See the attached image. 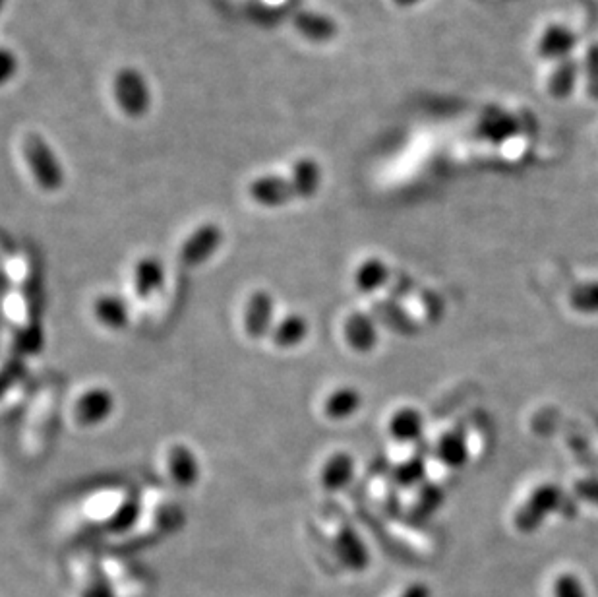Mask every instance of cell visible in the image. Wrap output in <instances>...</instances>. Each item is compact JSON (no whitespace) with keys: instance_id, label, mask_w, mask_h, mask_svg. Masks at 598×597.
Instances as JSON below:
<instances>
[{"instance_id":"obj_1","label":"cell","mask_w":598,"mask_h":597,"mask_svg":"<svg viewBox=\"0 0 598 597\" xmlns=\"http://www.w3.org/2000/svg\"><path fill=\"white\" fill-rule=\"evenodd\" d=\"M140 510V491L128 487L97 489L82 506V514L90 526L115 537H124L134 530Z\"/></svg>"},{"instance_id":"obj_2","label":"cell","mask_w":598,"mask_h":597,"mask_svg":"<svg viewBox=\"0 0 598 597\" xmlns=\"http://www.w3.org/2000/svg\"><path fill=\"white\" fill-rule=\"evenodd\" d=\"M140 520L134 530L124 535L128 547H144L177 532L184 524V510L169 489L148 485L140 491Z\"/></svg>"},{"instance_id":"obj_3","label":"cell","mask_w":598,"mask_h":597,"mask_svg":"<svg viewBox=\"0 0 598 597\" xmlns=\"http://www.w3.org/2000/svg\"><path fill=\"white\" fill-rule=\"evenodd\" d=\"M60 382L57 378L39 384L31 398L30 406L24 411L20 440L22 448L30 458L43 456L53 440L60 411Z\"/></svg>"},{"instance_id":"obj_4","label":"cell","mask_w":598,"mask_h":597,"mask_svg":"<svg viewBox=\"0 0 598 597\" xmlns=\"http://www.w3.org/2000/svg\"><path fill=\"white\" fill-rule=\"evenodd\" d=\"M316 528L337 563L349 572H364L370 566V551L359 530L337 510H322L316 516Z\"/></svg>"},{"instance_id":"obj_5","label":"cell","mask_w":598,"mask_h":597,"mask_svg":"<svg viewBox=\"0 0 598 597\" xmlns=\"http://www.w3.org/2000/svg\"><path fill=\"white\" fill-rule=\"evenodd\" d=\"M115 411V394L103 384H90L74 394L68 404V415L80 429L103 425Z\"/></svg>"},{"instance_id":"obj_6","label":"cell","mask_w":598,"mask_h":597,"mask_svg":"<svg viewBox=\"0 0 598 597\" xmlns=\"http://www.w3.org/2000/svg\"><path fill=\"white\" fill-rule=\"evenodd\" d=\"M167 282V270L161 258L146 254L132 262L128 272V299H132L136 305H150L153 299L161 295Z\"/></svg>"},{"instance_id":"obj_7","label":"cell","mask_w":598,"mask_h":597,"mask_svg":"<svg viewBox=\"0 0 598 597\" xmlns=\"http://www.w3.org/2000/svg\"><path fill=\"white\" fill-rule=\"evenodd\" d=\"M275 318V299L268 289H254L244 297L240 307V330L250 342L268 340Z\"/></svg>"},{"instance_id":"obj_8","label":"cell","mask_w":598,"mask_h":597,"mask_svg":"<svg viewBox=\"0 0 598 597\" xmlns=\"http://www.w3.org/2000/svg\"><path fill=\"white\" fill-rule=\"evenodd\" d=\"M562 503V489L554 483L539 485L513 514V526L521 534H533Z\"/></svg>"},{"instance_id":"obj_9","label":"cell","mask_w":598,"mask_h":597,"mask_svg":"<svg viewBox=\"0 0 598 597\" xmlns=\"http://www.w3.org/2000/svg\"><path fill=\"white\" fill-rule=\"evenodd\" d=\"M70 574L78 597H119L103 568V559H97L91 551H78L72 557Z\"/></svg>"},{"instance_id":"obj_10","label":"cell","mask_w":598,"mask_h":597,"mask_svg":"<svg viewBox=\"0 0 598 597\" xmlns=\"http://www.w3.org/2000/svg\"><path fill=\"white\" fill-rule=\"evenodd\" d=\"M223 245V229L217 223H200L180 241L177 258L180 266L192 270L208 264Z\"/></svg>"},{"instance_id":"obj_11","label":"cell","mask_w":598,"mask_h":597,"mask_svg":"<svg viewBox=\"0 0 598 597\" xmlns=\"http://www.w3.org/2000/svg\"><path fill=\"white\" fill-rule=\"evenodd\" d=\"M24 154H26V161L30 165L31 175H33L37 187H41L47 192H55L62 187L64 173L60 169L59 159L41 136L31 134L26 138Z\"/></svg>"},{"instance_id":"obj_12","label":"cell","mask_w":598,"mask_h":597,"mask_svg":"<svg viewBox=\"0 0 598 597\" xmlns=\"http://www.w3.org/2000/svg\"><path fill=\"white\" fill-rule=\"evenodd\" d=\"M161 468L167 481L177 489H192L202 475L196 452L184 442H171L161 454Z\"/></svg>"},{"instance_id":"obj_13","label":"cell","mask_w":598,"mask_h":597,"mask_svg":"<svg viewBox=\"0 0 598 597\" xmlns=\"http://www.w3.org/2000/svg\"><path fill=\"white\" fill-rule=\"evenodd\" d=\"M341 342L357 355L372 353L380 342V326L364 309H353L341 318Z\"/></svg>"},{"instance_id":"obj_14","label":"cell","mask_w":598,"mask_h":597,"mask_svg":"<svg viewBox=\"0 0 598 597\" xmlns=\"http://www.w3.org/2000/svg\"><path fill=\"white\" fill-rule=\"evenodd\" d=\"M115 97L120 109L134 119L150 111L151 95L144 76L134 68H122L115 78Z\"/></svg>"},{"instance_id":"obj_15","label":"cell","mask_w":598,"mask_h":597,"mask_svg":"<svg viewBox=\"0 0 598 597\" xmlns=\"http://www.w3.org/2000/svg\"><path fill=\"white\" fill-rule=\"evenodd\" d=\"M357 475V460L347 450H333L328 456L322 458L316 481L318 487L326 493H339L347 489Z\"/></svg>"},{"instance_id":"obj_16","label":"cell","mask_w":598,"mask_h":597,"mask_svg":"<svg viewBox=\"0 0 598 597\" xmlns=\"http://www.w3.org/2000/svg\"><path fill=\"white\" fill-rule=\"evenodd\" d=\"M41 382L28 373L20 363L12 365V371H4V400L2 413L8 419L12 413H24L30 406L33 394Z\"/></svg>"},{"instance_id":"obj_17","label":"cell","mask_w":598,"mask_h":597,"mask_svg":"<svg viewBox=\"0 0 598 597\" xmlns=\"http://www.w3.org/2000/svg\"><path fill=\"white\" fill-rule=\"evenodd\" d=\"M393 272L388 262L380 256H364L353 268L351 282L360 297H372L388 291Z\"/></svg>"},{"instance_id":"obj_18","label":"cell","mask_w":598,"mask_h":597,"mask_svg":"<svg viewBox=\"0 0 598 597\" xmlns=\"http://www.w3.org/2000/svg\"><path fill=\"white\" fill-rule=\"evenodd\" d=\"M91 316L101 328L109 332H122L128 328L132 318L130 301L119 293L103 291L91 301Z\"/></svg>"},{"instance_id":"obj_19","label":"cell","mask_w":598,"mask_h":597,"mask_svg":"<svg viewBox=\"0 0 598 597\" xmlns=\"http://www.w3.org/2000/svg\"><path fill=\"white\" fill-rule=\"evenodd\" d=\"M103 568L119 597H140L148 588V578L140 566L126 557H103Z\"/></svg>"},{"instance_id":"obj_20","label":"cell","mask_w":598,"mask_h":597,"mask_svg":"<svg viewBox=\"0 0 598 597\" xmlns=\"http://www.w3.org/2000/svg\"><path fill=\"white\" fill-rule=\"evenodd\" d=\"M248 194L256 204L264 208H281L291 204L293 200H299L291 177L283 175H264L254 179L248 187Z\"/></svg>"},{"instance_id":"obj_21","label":"cell","mask_w":598,"mask_h":597,"mask_svg":"<svg viewBox=\"0 0 598 597\" xmlns=\"http://www.w3.org/2000/svg\"><path fill=\"white\" fill-rule=\"evenodd\" d=\"M360 406H362V394L357 386L337 384L322 396L320 413L331 423H339L357 415Z\"/></svg>"},{"instance_id":"obj_22","label":"cell","mask_w":598,"mask_h":597,"mask_svg":"<svg viewBox=\"0 0 598 597\" xmlns=\"http://www.w3.org/2000/svg\"><path fill=\"white\" fill-rule=\"evenodd\" d=\"M308 334H310L308 318L297 311H287L275 318L270 334H268V342L273 349L289 351V349H295L300 344H304Z\"/></svg>"},{"instance_id":"obj_23","label":"cell","mask_w":598,"mask_h":597,"mask_svg":"<svg viewBox=\"0 0 598 597\" xmlns=\"http://www.w3.org/2000/svg\"><path fill=\"white\" fill-rule=\"evenodd\" d=\"M362 301V309L372 315L378 326H388L395 334H407L413 330V318L407 315L403 307L397 305L399 301H395L393 297L386 299L384 293H380L372 297H362Z\"/></svg>"},{"instance_id":"obj_24","label":"cell","mask_w":598,"mask_h":597,"mask_svg":"<svg viewBox=\"0 0 598 597\" xmlns=\"http://www.w3.org/2000/svg\"><path fill=\"white\" fill-rule=\"evenodd\" d=\"M577 47V35L564 24H550L540 33L537 41V55L542 61L560 63L571 57Z\"/></svg>"},{"instance_id":"obj_25","label":"cell","mask_w":598,"mask_h":597,"mask_svg":"<svg viewBox=\"0 0 598 597\" xmlns=\"http://www.w3.org/2000/svg\"><path fill=\"white\" fill-rule=\"evenodd\" d=\"M424 415L413 406L397 408L386 423L389 439L395 444H419L424 435Z\"/></svg>"},{"instance_id":"obj_26","label":"cell","mask_w":598,"mask_h":597,"mask_svg":"<svg viewBox=\"0 0 598 597\" xmlns=\"http://www.w3.org/2000/svg\"><path fill=\"white\" fill-rule=\"evenodd\" d=\"M4 282L16 289H39V268L33 254L26 251L4 254Z\"/></svg>"},{"instance_id":"obj_27","label":"cell","mask_w":598,"mask_h":597,"mask_svg":"<svg viewBox=\"0 0 598 597\" xmlns=\"http://www.w3.org/2000/svg\"><path fill=\"white\" fill-rule=\"evenodd\" d=\"M436 460L448 470H461L469 460V444L461 431L444 433L434 446Z\"/></svg>"},{"instance_id":"obj_28","label":"cell","mask_w":598,"mask_h":597,"mask_svg":"<svg viewBox=\"0 0 598 597\" xmlns=\"http://www.w3.org/2000/svg\"><path fill=\"white\" fill-rule=\"evenodd\" d=\"M581 74V63L573 57L560 61L548 76V94L554 99H568L575 92Z\"/></svg>"},{"instance_id":"obj_29","label":"cell","mask_w":598,"mask_h":597,"mask_svg":"<svg viewBox=\"0 0 598 597\" xmlns=\"http://www.w3.org/2000/svg\"><path fill=\"white\" fill-rule=\"evenodd\" d=\"M289 177L293 181V187L297 190L299 200L312 198L322 185V169L314 159L310 158L299 159L293 165V171Z\"/></svg>"},{"instance_id":"obj_30","label":"cell","mask_w":598,"mask_h":597,"mask_svg":"<svg viewBox=\"0 0 598 597\" xmlns=\"http://www.w3.org/2000/svg\"><path fill=\"white\" fill-rule=\"evenodd\" d=\"M293 24L300 35L318 43H326L337 33V24L329 16L316 14V12H300L295 16Z\"/></svg>"},{"instance_id":"obj_31","label":"cell","mask_w":598,"mask_h":597,"mask_svg":"<svg viewBox=\"0 0 598 597\" xmlns=\"http://www.w3.org/2000/svg\"><path fill=\"white\" fill-rule=\"evenodd\" d=\"M568 303L579 315H598V280L573 285L569 289Z\"/></svg>"},{"instance_id":"obj_32","label":"cell","mask_w":598,"mask_h":597,"mask_svg":"<svg viewBox=\"0 0 598 597\" xmlns=\"http://www.w3.org/2000/svg\"><path fill=\"white\" fill-rule=\"evenodd\" d=\"M517 121L508 113H494L480 121L479 132L490 142H504L517 132Z\"/></svg>"},{"instance_id":"obj_33","label":"cell","mask_w":598,"mask_h":597,"mask_svg":"<svg viewBox=\"0 0 598 597\" xmlns=\"http://www.w3.org/2000/svg\"><path fill=\"white\" fill-rule=\"evenodd\" d=\"M405 491H411L415 495V499L411 503V514L415 518L428 516L430 512H434L440 506V501H442L440 491H438L436 485L432 487V485H422V483H419L417 487H411V489H405Z\"/></svg>"},{"instance_id":"obj_34","label":"cell","mask_w":598,"mask_h":597,"mask_svg":"<svg viewBox=\"0 0 598 597\" xmlns=\"http://www.w3.org/2000/svg\"><path fill=\"white\" fill-rule=\"evenodd\" d=\"M397 487V483L393 481L391 473H382V475H374L370 477L368 485H366V493L372 501L376 503H388L389 493Z\"/></svg>"},{"instance_id":"obj_35","label":"cell","mask_w":598,"mask_h":597,"mask_svg":"<svg viewBox=\"0 0 598 597\" xmlns=\"http://www.w3.org/2000/svg\"><path fill=\"white\" fill-rule=\"evenodd\" d=\"M552 596L554 597H587L585 588L581 584V580L575 574L564 572L554 580L552 586Z\"/></svg>"},{"instance_id":"obj_36","label":"cell","mask_w":598,"mask_h":597,"mask_svg":"<svg viewBox=\"0 0 598 597\" xmlns=\"http://www.w3.org/2000/svg\"><path fill=\"white\" fill-rule=\"evenodd\" d=\"M575 495L585 503L598 506V477L581 479L575 483Z\"/></svg>"},{"instance_id":"obj_37","label":"cell","mask_w":598,"mask_h":597,"mask_svg":"<svg viewBox=\"0 0 598 597\" xmlns=\"http://www.w3.org/2000/svg\"><path fill=\"white\" fill-rule=\"evenodd\" d=\"M587 80L591 94L598 97V47H593V51L587 55Z\"/></svg>"},{"instance_id":"obj_38","label":"cell","mask_w":598,"mask_h":597,"mask_svg":"<svg viewBox=\"0 0 598 597\" xmlns=\"http://www.w3.org/2000/svg\"><path fill=\"white\" fill-rule=\"evenodd\" d=\"M0 66H2V74H0V80L2 82H8L10 80V76L16 72V57L8 51V49H4L2 51V55H0Z\"/></svg>"},{"instance_id":"obj_39","label":"cell","mask_w":598,"mask_h":597,"mask_svg":"<svg viewBox=\"0 0 598 597\" xmlns=\"http://www.w3.org/2000/svg\"><path fill=\"white\" fill-rule=\"evenodd\" d=\"M399 597H432L430 588L424 584V582H415V584H409Z\"/></svg>"},{"instance_id":"obj_40","label":"cell","mask_w":598,"mask_h":597,"mask_svg":"<svg viewBox=\"0 0 598 597\" xmlns=\"http://www.w3.org/2000/svg\"><path fill=\"white\" fill-rule=\"evenodd\" d=\"M397 6H401V8H409V6H415V4H419L422 0H393Z\"/></svg>"}]
</instances>
